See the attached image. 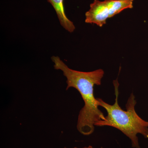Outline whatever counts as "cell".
Instances as JSON below:
<instances>
[{"label": "cell", "instance_id": "1", "mask_svg": "<svg viewBox=\"0 0 148 148\" xmlns=\"http://www.w3.org/2000/svg\"><path fill=\"white\" fill-rule=\"evenodd\" d=\"M51 59L54 69L62 71L66 78V90L73 88L81 95L84 106L79 114L77 129L83 135H90L94 132L95 123L105 119L94 94V86L101 85L104 71L99 69L91 72L79 71L69 68L58 56H52Z\"/></svg>", "mask_w": 148, "mask_h": 148}, {"label": "cell", "instance_id": "2", "mask_svg": "<svg viewBox=\"0 0 148 148\" xmlns=\"http://www.w3.org/2000/svg\"><path fill=\"white\" fill-rule=\"evenodd\" d=\"M115 100L113 105L106 103L101 98H97L99 106L106 110L107 115L104 120H100L95 126H108L114 127L121 131L131 141L133 148H140L138 135L141 134L148 139V121L143 119L136 112L135 107L137 104L133 92L129 96L125 105L126 110H123L118 102L119 83L118 79L113 81Z\"/></svg>", "mask_w": 148, "mask_h": 148}, {"label": "cell", "instance_id": "3", "mask_svg": "<svg viewBox=\"0 0 148 148\" xmlns=\"http://www.w3.org/2000/svg\"><path fill=\"white\" fill-rule=\"evenodd\" d=\"M134 0H94L85 13L86 23L102 27L106 20L127 9L133 8Z\"/></svg>", "mask_w": 148, "mask_h": 148}, {"label": "cell", "instance_id": "4", "mask_svg": "<svg viewBox=\"0 0 148 148\" xmlns=\"http://www.w3.org/2000/svg\"><path fill=\"white\" fill-rule=\"evenodd\" d=\"M53 6L61 26L66 31L72 33L75 29L73 23L66 16L64 8V0H47Z\"/></svg>", "mask_w": 148, "mask_h": 148}, {"label": "cell", "instance_id": "5", "mask_svg": "<svg viewBox=\"0 0 148 148\" xmlns=\"http://www.w3.org/2000/svg\"><path fill=\"white\" fill-rule=\"evenodd\" d=\"M64 148H66V147H64ZM73 148H78L77 147H73ZM82 148H95L93 147H92V146L89 145L88 146H86V147H82Z\"/></svg>", "mask_w": 148, "mask_h": 148}]
</instances>
